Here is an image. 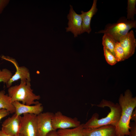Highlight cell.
<instances>
[{
	"label": "cell",
	"mask_w": 136,
	"mask_h": 136,
	"mask_svg": "<svg viewBox=\"0 0 136 136\" xmlns=\"http://www.w3.org/2000/svg\"><path fill=\"white\" fill-rule=\"evenodd\" d=\"M118 104L121 113L119 121L115 127L116 134L117 136L129 135L131 115L136 107V97H133L130 91L127 90L124 95L120 94Z\"/></svg>",
	"instance_id": "obj_1"
},
{
	"label": "cell",
	"mask_w": 136,
	"mask_h": 136,
	"mask_svg": "<svg viewBox=\"0 0 136 136\" xmlns=\"http://www.w3.org/2000/svg\"><path fill=\"white\" fill-rule=\"evenodd\" d=\"M95 105L102 108L108 107L110 111L106 117L100 119H98V114L94 113L87 122L84 124V128H95L107 125L116 127L118 123L121 115V108L119 104H115L110 101L103 99L99 104Z\"/></svg>",
	"instance_id": "obj_2"
},
{
	"label": "cell",
	"mask_w": 136,
	"mask_h": 136,
	"mask_svg": "<svg viewBox=\"0 0 136 136\" xmlns=\"http://www.w3.org/2000/svg\"><path fill=\"white\" fill-rule=\"evenodd\" d=\"M30 82L21 81L19 85L11 86L8 88V94L12 102H21L22 104L28 105H36L40 103L36 100L40 99V96L33 93Z\"/></svg>",
	"instance_id": "obj_3"
},
{
	"label": "cell",
	"mask_w": 136,
	"mask_h": 136,
	"mask_svg": "<svg viewBox=\"0 0 136 136\" xmlns=\"http://www.w3.org/2000/svg\"><path fill=\"white\" fill-rule=\"evenodd\" d=\"M136 27L135 20H128L125 17H122L116 23L108 24L104 29L96 33L108 34L114 38L116 42H119L121 37L127 34L131 29Z\"/></svg>",
	"instance_id": "obj_4"
},
{
	"label": "cell",
	"mask_w": 136,
	"mask_h": 136,
	"mask_svg": "<svg viewBox=\"0 0 136 136\" xmlns=\"http://www.w3.org/2000/svg\"><path fill=\"white\" fill-rule=\"evenodd\" d=\"M52 124L54 130L75 128L81 124L77 118H72L66 116L59 111L54 114Z\"/></svg>",
	"instance_id": "obj_5"
},
{
	"label": "cell",
	"mask_w": 136,
	"mask_h": 136,
	"mask_svg": "<svg viewBox=\"0 0 136 136\" xmlns=\"http://www.w3.org/2000/svg\"><path fill=\"white\" fill-rule=\"evenodd\" d=\"M37 115L30 114L21 116L19 134L23 136H37Z\"/></svg>",
	"instance_id": "obj_6"
},
{
	"label": "cell",
	"mask_w": 136,
	"mask_h": 136,
	"mask_svg": "<svg viewBox=\"0 0 136 136\" xmlns=\"http://www.w3.org/2000/svg\"><path fill=\"white\" fill-rule=\"evenodd\" d=\"M54 113L50 112L41 113L37 115V136H46L54 130L52 121Z\"/></svg>",
	"instance_id": "obj_7"
},
{
	"label": "cell",
	"mask_w": 136,
	"mask_h": 136,
	"mask_svg": "<svg viewBox=\"0 0 136 136\" xmlns=\"http://www.w3.org/2000/svg\"><path fill=\"white\" fill-rule=\"evenodd\" d=\"M70 9L67 18L68 20V27L65 28L66 32H71L75 38L82 33V15L77 14L72 6L70 5Z\"/></svg>",
	"instance_id": "obj_8"
},
{
	"label": "cell",
	"mask_w": 136,
	"mask_h": 136,
	"mask_svg": "<svg viewBox=\"0 0 136 136\" xmlns=\"http://www.w3.org/2000/svg\"><path fill=\"white\" fill-rule=\"evenodd\" d=\"M21 120V116L15 113L4 121L1 130L10 136H18L19 134Z\"/></svg>",
	"instance_id": "obj_9"
},
{
	"label": "cell",
	"mask_w": 136,
	"mask_h": 136,
	"mask_svg": "<svg viewBox=\"0 0 136 136\" xmlns=\"http://www.w3.org/2000/svg\"><path fill=\"white\" fill-rule=\"evenodd\" d=\"M119 42L124 50V60L133 54L136 47V41L132 30L121 37Z\"/></svg>",
	"instance_id": "obj_10"
},
{
	"label": "cell",
	"mask_w": 136,
	"mask_h": 136,
	"mask_svg": "<svg viewBox=\"0 0 136 136\" xmlns=\"http://www.w3.org/2000/svg\"><path fill=\"white\" fill-rule=\"evenodd\" d=\"M15 108V113L17 115L26 114H33L38 115L42 112L43 107L42 104H39L33 105H24L18 101L13 102Z\"/></svg>",
	"instance_id": "obj_11"
},
{
	"label": "cell",
	"mask_w": 136,
	"mask_h": 136,
	"mask_svg": "<svg viewBox=\"0 0 136 136\" xmlns=\"http://www.w3.org/2000/svg\"><path fill=\"white\" fill-rule=\"evenodd\" d=\"M83 136H117L115 126L107 125L95 128H84Z\"/></svg>",
	"instance_id": "obj_12"
},
{
	"label": "cell",
	"mask_w": 136,
	"mask_h": 136,
	"mask_svg": "<svg viewBox=\"0 0 136 136\" xmlns=\"http://www.w3.org/2000/svg\"><path fill=\"white\" fill-rule=\"evenodd\" d=\"M12 63L15 66L16 71L15 74L6 84L7 87L9 88L12 86L13 82L19 79L21 81L30 82V74L28 69L24 66H19L15 60L13 61Z\"/></svg>",
	"instance_id": "obj_13"
},
{
	"label": "cell",
	"mask_w": 136,
	"mask_h": 136,
	"mask_svg": "<svg viewBox=\"0 0 136 136\" xmlns=\"http://www.w3.org/2000/svg\"><path fill=\"white\" fill-rule=\"evenodd\" d=\"M97 0H94L91 8L88 11L84 12L81 11L82 15V33L86 32L89 33L91 29L90 23L91 19L97 12L98 9L97 8Z\"/></svg>",
	"instance_id": "obj_14"
},
{
	"label": "cell",
	"mask_w": 136,
	"mask_h": 136,
	"mask_svg": "<svg viewBox=\"0 0 136 136\" xmlns=\"http://www.w3.org/2000/svg\"><path fill=\"white\" fill-rule=\"evenodd\" d=\"M0 109H4L10 113H15V108L11 98L4 90L0 91Z\"/></svg>",
	"instance_id": "obj_15"
},
{
	"label": "cell",
	"mask_w": 136,
	"mask_h": 136,
	"mask_svg": "<svg viewBox=\"0 0 136 136\" xmlns=\"http://www.w3.org/2000/svg\"><path fill=\"white\" fill-rule=\"evenodd\" d=\"M83 124L71 129H58L57 132L59 136H83Z\"/></svg>",
	"instance_id": "obj_16"
},
{
	"label": "cell",
	"mask_w": 136,
	"mask_h": 136,
	"mask_svg": "<svg viewBox=\"0 0 136 136\" xmlns=\"http://www.w3.org/2000/svg\"><path fill=\"white\" fill-rule=\"evenodd\" d=\"M116 42L114 38L110 35L104 34L103 37L102 41V44L104 47L108 50L114 56V49Z\"/></svg>",
	"instance_id": "obj_17"
},
{
	"label": "cell",
	"mask_w": 136,
	"mask_h": 136,
	"mask_svg": "<svg viewBox=\"0 0 136 136\" xmlns=\"http://www.w3.org/2000/svg\"><path fill=\"white\" fill-rule=\"evenodd\" d=\"M127 7V19L130 20H134V16L136 14V0H128Z\"/></svg>",
	"instance_id": "obj_18"
},
{
	"label": "cell",
	"mask_w": 136,
	"mask_h": 136,
	"mask_svg": "<svg viewBox=\"0 0 136 136\" xmlns=\"http://www.w3.org/2000/svg\"><path fill=\"white\" fill-rule=\"evenodd\" d=\"M114 52L115 56L118 62L124 60V50L119 42H116Z\"/></svg>",
	"instance_id": "obj_19"
},
{
	"label": "cell",
	"mask_w": 136,
	"mask_h": 136,
	"mask_svg": "<svg viewBox=\"0 0 136 136\" xmlns=\"http://www.w3.org/2000/svg\"><path fill=\"white\" fill-rule=\"evenodd\" d=\"M12 72L8 69H0V82H3L6 84L12 76Z\"/></svg>",
	"instance_id": "obj_20"
},
{
	"label": "cell",
	"mask_w": 136,
	"mask_h": 136,
	"mask_svg": "<svg viewBox=\"0 0 136 136\" xmlns=\"http://www.w3.org/2000/svg\"><path fill=\"white\" fill-rule=\"evenodd\" d=\"M104 55L107 62L109 64L113 65L118 62L115 56L108 50L103 48Z\"/></svg>",
	"instance_id": "obj_21"
},
{
	"label": "cell",
	"mask_w": 136,
	"mask_h": 136,
	"mask_svg": "<svg viewBox=\"0 0 136 136\" xmlns=\"http://www.w3.org/2000/svg\"><path fill=\"white\" fill-rule=\"evenodd\" d=\"M129 136H136V122L130 123Z\"/></svg>",
	"instance_id": "obj_22"
},
{
	"label": "cell",
	"mask_w": 136,
	"mask_h": 136,
	"mask_svg": "<svg viewBox=\"0 0 136 136\" xmlns=\"http://www.w3.org/2000/svg\"><path fill=\"white\" fill-rule=\"evenodd\" d=\"M8 0H0V14L2 12L4 9L9 2Z\"/></svg>",
	"instance_id": "obj_23"
},
{
	"label": "cell",
	"mask_w": 136,
	"mask_h": 136,
	"mask_svg": "<svg viewBox=\"0 0 136 136\" xmlns=\"http://www.w3.org/2000/svg\"><path fill=\"white\" fill-rule=\"evenodd\" d=\"M10 113L7 110L0 109V121L3 118L9 115Z\"/></svg>",
	"instance_id": "obj_24"
},
{
	"label": "cell",
	"mask_w": 136,
	"mask_h": 136,
	"mask_svg": "<svg viewBox=\"0 0 136 136\" xmlns=\"http://www.w3.org/2000/svg\"><path fill=\"white\" fill-rule=\"evenodd\" d=\"M46 136H59L56 130H53L49 132Z\"/></svg>",
	"instance_id": "obj_25"
},
{
	"label": "cell",
	"mask_w": 136,
	"mask_h": 136,
	"mask_svg": "<svg viewBox=\"0 0 136 136\" xmlns=\"http://www.w3.org/2000/svg\"><path fill=\"white\" fill-rule=\"evenodd\" d=\"M131 120L136 122V109L133 111L131 115Z\"/></svg>",
	"instance_id": "obj_26"
},
{
	"label": "cell",
	"mask_w": 136,
	"mask_h": 136,
	"mask_svg": "<svg viewBox=\"0 0 136 136\" xmlns=\"http://www.w3.org/2000/svg\"><path fill=\"white\" fill-rule=\"evenodd\" d=\"M0 136H10L1 130H0Z\"/></svg>",
	"instance_id": "obj_27"
},
{
	"label": "cell",
	"mask_w": 136,
	"mask_h": 136,
	"mask_svg": "<svg viewBox=\"0 0 136 136\" xmlns=\"http://www.w3.org/2000/svg\"><path fill=\"white\" fill-rule=\"evenodd\" d=\"M117 136H128V135H118Z\"/></svg>",
	"instance_id": "obj_28"
},
{
	"label": "cell",
	"mask_w": 136,
	"mask_h": 136,
	"mask_svg": "<svg viewBox=\"0 0 136 136\" xmlns=\"http://www.w3.org/2000/svg\"><path fill=\"white\" fill-rule=\"evenodd\" d=\"M18 136H23L21 134H19Z\"/></svg>",
	"instance_id": "obj_29"
}]
</instances>
